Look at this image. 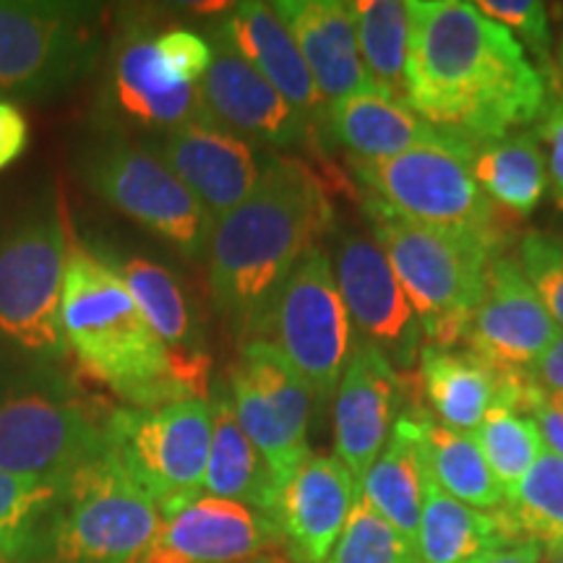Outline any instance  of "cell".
<instances>
[{"instance_id":"cb8c5ba5","label":"cell","mask_w":563,"mask_h":563,"mask_svg":"<svg viewBox=\"0 0 563 563\" xmlns=\"http://www.w3.org/2000/svg\"><path fill=\"white\" fill-rule=\"evenodd\" d=\"M217 26L232 42V47L285 97V102L292 104L313 129H319L327 102L321 100L311 70L272 3L262 0L238 3Z\"/></svg>"},{"instance_id":"1f68e13d","label":"cell","mask_w":563,"mask_h":563,"mask_svg":"<svg viewBox=\"0 0 563 563\" xmlns=\"http://www.w3.org/2000/svg\"><path fill=\"white\" fill-rule=\"evenodd\" d=\"M357 42L371 87L407 102L410 13L399 0H355Z\"/></svg>"},{"instance_id":"ac0fdd59","label":"cell","mask_w":563,"mask_h":563,"mask_svg":"<svg viewBox=\"0 0 563 563\" xmlns=\"http://www.w3.org/2000/svg\"><path fill=\"white\" fill-rule=\"evenodd\" d=\"M282 543L272 517L251 506L201 496L165 519L139 563H253Z\"/></svg>"},{"instance_id":"ab89813d","label":"cell","mask_w":563,"mask_h":563,"mask_svg":"<svg viewBox=\"0 0 563 563\" xmlns=\"http://www.w3.org/2000/svg\"><path fill=\"white\" fill-rule=\"evenodd\" d=\"M534 136H538V141H543L548 150V183H551L555 207L563 209V100L548 104Z\"/></svg>"},{"instance_id":"d6986e66","label":"cell","mask_w":563,"mask_h":563,"mask_svg":"<svg viewBox=\"0 0 563 563\" xmlns=\"http://www.w3.org/2000/svg\"><path fill=\"white\" fill-rule=\"evenodd\" d=\"M543 300L506 256H493L485 295L464 347L501 371H527L559 336Z\"/></svg>"},{"instance_id":"ee69618b","label":"cell","mask_w":563,"mask_h":563,"mask_svg":"<svg viewBox=\"0 0 563 563\" xmlns=\"http://www.w3.org/2000/svg\"><path fill=\"white\" fill-rule=\"evenodd\" d=\"M545 561V548L538 543H514L506 548H498V551L485 553L483 559L473 563H543Z\"/></svg>"},{"instance_id":"9a60e30c","label":"cell","mask_w":563,"mask_h":563,"mask_svg":"<svg viewBox=\"0 0 563 563\" xmlns=\"http://www.w3.org/2000/svg\"><path fill=\"white\" fill-rule=\"evenodd\" d=\"M104 104L118 123L157 136L209 118L201 84H180L167 74L146 26L121 30L112 42Z\"/></svg>"},{"instance_id":"4316f807","label":"cell","mask_w":563,"mask_h":563,"mask_svg":"<svg viewBox=\"0 0 563 563\" xmlns=\"http://www.w3.org/2000/svg\"><path fill=\"white\" fill-rule=\"evenodd\" d=\"M426 477L428 464L422 452L420 410H412L391 428L384 452L363 477L361 496L415 548H418Z\"/></svg>"},{"instance_id":"8d00e7d4","label":"cell","mask_w":563,"mask_h":563,"mask_svg":"<svg viewBox=\"0 0 563 563\" xmlns=\"http://www.w3.org/2000/svg\"><path fill=\"white\" fill-rule=\"evenodd\" d=\"M519 269L543 300L555 327L563 329V238L527 232L519 243Z\"/></svg>"},{"instance_id":"f35d334b","label":"cell","mask_w":563,"mask_h":563,"mask_svg":"<svg viewBox=\"0 0 563 563\" xmlns=\"http://www.w3.org/2000/svg\"><path fill=\"white\" fill-rule=\"evenodd\" d=\"M154 51L167 74L180 84H201L214 55L207 34L183 30V26L154 34Z\"/></svg>"},{"instance_id":"8992f818","label":"cell","mask_w":563,"mask_h":563,"mask_svg":"<svg viewBox=\"0 0 563 563\" xmlns=\"http://www.w3.org/2000/svg\"><path fill=\"white\" fill-rule=\"evenodd\" d=\"M100 53V5L0 0V102L60 95L97 66Z\"/></svg>"},{"instance_id":"836d02e7","label":"cell","mask_w":563,"mask_h":563,"mask_svg":"<svg viewBox=\"0 0 563 563\" xmlns=\"http://www.w3.org/2000/svg\"><path fill=\"white\" fill-rule=\"evenodd\" d=\"M63 485L0 470V563L30 561L40 543V525L51 522Z\"/></svg>"},{"instance_id":"60d3db41","label":"cell","mask_w":563,"mask_h":563,"mask_svg":"<svg viewBox=\"0 0 563 563\" xmlns=\"http://www.w3.org/2000/svg\"><path fill=\"white\" fill-rule=\"evenodd\" d=\"M30 141V125L21 110L11 102H0V173L21 157Z\"/></svg>"},{"instance_id":"5bb4252c","label":"cell","mask_w":563,"mask_h":563,"mask_svg":"<svg viewBox=\"0 0 563 563\" xmlns=\"http://www.w3.org/2000/svg\"><path fill=\"white\" fill-rule=\"evenodd\" d=\"M336 287L363 342L410 371L422 352V327L382 245L361 230L336 232L332 249Z\"/></svg>"},{"instance_id":"b9f144b4","label":"cell","mask_w":563,"mask_h":563,"mask_svg":"<svg viewBox=\"0 0 563 563\" xmlns=\"http://www.w3.org/2000/svg\"><path fill=\"white\" fill-rule=\"evenodd\" d=\"M532 420L543 433L545 446L563 460V394H540L530 405Z\"/></svg>"},{"instance_id":"603a6c76","label":"cell","mask_w":563,"mask_h":563,"mask_svg":"<svg viewBox=\"0 0 563 563\" xmlns=\"http://www.w3.org/2000/svg\"><path fill=\"white\" fill-rule=\"evenodd\" d=\"M272 9L292 34L323 102H340L371 87L357 42L355 3L279 0Z\"/></svg>"},{"instance_id":"6da1fadb","label":"cell","mask_w":563,"mask_h":563,"mask_svg":"<svg viewBox=\"0 0 563 563\" xmlns=\"http://www.w3.org/2000/svg\"><path fill=\"white\" fill-rule=\"evenodd\" d=\"M407 104L435 129L496 141L538 121L548 87L522 42L464 0H410Z\"/></svg>"},{"instance_id":"d4e9b609","label":"cell","mask_w":563,"mask_h":563,"mask_svg":"<svg viewBox=\"0 0 563 563\" xmlns=\"http://www.w3.org/2000/svg\"><path fill=\"white\" fill-rule=\"evenodd\" d=\"M319 129L350 154L352 162H382L433 144L443 133L410 104L368 87L327 104Z\"/></svg>"},{"instance_id":"5b68a950","label":"cell","mask_w":563,"mask_h":563,"mask_svg":"<svg viewBox=\"0 0 563 563\" xmlns=\"http://www.w3.org/2000/svg\"><path fill=\"white\" fill-rule=\"evenodd\" d=\"M473 146L475 141L446 131L399 157L352 162V175L365 188V199L402 220L501 241L493 203L473 175Z\"/></svg>"},{"instance_id":"4dcf8cb0","label":"cell","mask_w":563,"mask_h":563,"mask_svg":"<svg viewBox=\"0 0 563 563\" xmlns=\"http://www.w3.org/2000/svg\"><path fill=\"white\" fill-rule=\"evenodd\" d=\"M420 428L428 473L441 490L481 511H496L506 501L501 485L490 473L481 443L473 433L452 431L422 410Z\"/></svg>"},{"instance_id":"484cf974","label":"cell","mask_w":563,"mask_h":563,"mask_svg":"<svg viewBox=\"0 0 563 563\" xmlns=\"http://www.w3.org/2000/svg\"><path fill=\"white\" fill-rule=\"evenodd\" d=\"M211 452L203 477L207 496L235 501L251 509L277 517L279 485L274 481L269 464L253 446L243 428L238 426L228 394V384L211 389Z\"/></svg>"},{"instance_id":"74e56055","label":"cell","mask_w":563,"mask_h":563,"mask_svg":"<svg viewBox=\"0 0 563 563\" xmlns=\"http://www.w3.org/2000/svg\"><path fill=\"white\" fill-rule=\"evenodd\" d=\"M477 11L501 24L504 30L517 34L522 47L534 53L543 66V74L555 79L551 60V26H548V11L538 0H481L475 3Z\"/></svg>"},{"instance_id":"7c38bea8","label":"cell","mask_w":563,"mask_h":563,"mask_svg":"<svg viewBox=\"0 0 563 563\" xmlns=\"http://www.w3.org/2000/svg\"><path fill=\"white\" fill-rule=\"evenodd\" d=\"M258 340L279 347L321 402L334 397L355 344L332 258L321 245H313L295 264L272 302Z\"/></svg>"},{"instance_id":"f546056e","label":"cell","mask_w":563,"mask_h":563,"mask_svg":"<svg viewBox=\"0 0 563 563\" xmlns=\"http://www.w3.org/2000/svg\"><path fill=\"white\" fill-rule=\"evenodd\" d=\"M473 175L490 203L517 217L538 209L548 188L543 146L534 133H509L473 146Z\"/></svg>"},{"instance_id":"e575fe53","label":"cell","mask_w":563,"mask_h":563,"mask_svg":"<svg viewBox=\"0 0 563 563\" xmlns=\"http://www.w3.org/2000/svg\"><path fill=\"white\" fill-rule=\"evenodd\" d=\"M473 435L481 443L490 473L501 485L504 498L509 501L532 470V464L538 462V456L545 452V441L538 422L506 410V407H496L485 415L481 428Z\"/></svg>"},{"instance_id":"2e32d148","label":"cell","mask_w":563,"mask_h":563,"mask_svg":"<svg viewBox=\"0 0 563 563\" xmlns=\"http://www.w3.org/2000/svg\"><path fill=\"white\" fill-rule=\"evenodd\" d=\"M211 66L201 81L209 115L230 131L274 150L311 146L316 129L232 47L220 26L209 34Z\"/></svg>"},{"instance_id":"30bf717a","label":"cell","mask_w":563,"mask_h":563,"mask_svg":"<svg viewBox=\"0 0 563 563\" xmlns=\"http://www.w3.org/2000/svg\"><path fill=\"white\" fill-rule=\"evenodd\" d=\"M68 241L58 207H37L0 238V340L40 363L66 355L60 323Z\"/></svg>"},{"instance_id":"44dd1931","label":"cell","mask_w":563,"mask_h":563,"mask_svg":"<svg viewBox=\"0 0 563 563\" xmlns=\"http://www.w3.org/2000/svg\"><path fill=\"white\" fill-rule=\"evenodd\" d=\"M420 384L441 426L460 433H475L496 407L530 412L538 397L527 371H501L470 350L422 347Z\"/></svg>"},{"instance_id":"4fadbf2b","label":"cell","mask_w":563,"mask_h":563,"mask_svg":"<svg viewBox=\"0 0 563 563\" xmlns=\"http://www.w3.org/2000/svg\"><path fill=\"white\" fill-rule=\"evenodd\" d=\"M228 394L238 426L269 464L282 490L311 456L313 389L279 347L266 340H249L228 373Z\"/></svg>"},{"instance_id":"bcb514c9","label":"cell","mask_w":563,"mask_h":563,"mask_svg":"<svg viewBox=\"0 0 563 563\" xmlns=\"http://www.w3.org/2000/svg\"><path fill=\"white\" fill-rule=\"evenodd\" d=\"M559 68H561V76H563V40H561V45H559Z\"/></svg>"},{"instance_id":"ffe728a7","label":"cell","mask_w":563,"mask_h":563,"mask_svg":"<svg viewBox=\"0 0 563 563\" xmlns=\"http://www.w3.org/2000/svg\"><path fill=\"white\" fill-rule=\"evenodd\" d=\"M402 386L405 378L382 350L368 342L355 344L334 394V446L336 460L350 470L357 485L397 426Z\"/></svg>"},{"instance_id":"d590c367","label":"cell","mask_w":563,"mask_h":563,"mask_svg":"<svg viewBox=\"0 0 563 563\" xmlns=\"http://www.w3.org/2000/svg\"><path fill=\"white\" fill-rule=\"evenodd\" d=\"M327 563H420L418 548L361 496Z\"/></svg>"},{"instance_id":"83f0119b","label":"cell","mask_w":563,"mask_h":563,"mask_svg":"<svg viewBox=\"0 0 563 563\" xmlns=\"http://www.w3.org/2000/svg\"><path fill=\"white\" fill-rule=\"evenodd\" d=\"M514 543L519 540L504 511H481L456 501L428 473L418 527L420 563H473Z\"/></svg>"},{"instance_id":"9c48e42d","label":"cell","mask_w":563,"mask_h":563,"mask_svg":"<svg viewBox=\"0 0 563 563\" xmlns=\"http://www.w3.org/2000/svg\"><path fill=\"white\" fill-rule=\"evenodd\" d=\"M209 399H188L159 410L121 407L104 422L108 454L170 519L201 498L211 452Z\"/></svg>"},{"instance_id":"7bdbcfd3","label":"cell","mask_w":563,"mask_h":563,"mask_svg":"<svg viewBox=\"0 0 563 563\" xmlns=\"http://www.w3.org/2000/svg\"><path fill=\"white\" fill-rule=\"evenodd\" d=\"M527 378L540 394H563V334L527 368Z\"/></svg>"},{"instance_id":"52a82bcc","label":"cell","mask_w":563,"mask_h":563,"mask_svg":"<svg viewBox=\"0 0 563 563\" xmlns=\"http://www.w3.org/2000/svg\"><path fill=\"white\" fill-rule=\"evenodd\" d=\"M104 422L51 373L19 378L0 389V470L66 483L108 454Z\"/></svg>"},{"instance_id":"f6af8a7d","label":"cell","mask_w":563,"mask_h":563,"mask_svg":"<svg viewBox=\"0 0 563 563\" xmlns=\"http://www.w3.org/2000/svg\"><path fill=\"white\" fill-rule=\"evenodd\" d=\"M543 563H563V551H548Z\"/></svg>"},{"instance_id":"7402d4cb","label":"cell","mask_w":563,"mask_h":563,"mask_svg":"<svg viewBox=\"0 0 563 563\" xmlns=\"http://www.w3.org/2000/svg\"><path fill=\"white\" fill-rule=\"evenodd\" d=\"M357 498L361 485L336 456H308L282 488L274 517L292 559L327 563Z\"/></svg>"},{"instance_id":"7a4b0ae2","label":"cell","mask_w":563,"mask_h":563,"mask_svg":"<svg viewBox=\"0 0 563 563\" xmlns=\"http://www.w3.org/2000/svg\"><path fill=\"white\" fill-rule=\"evenodd\" d=\"M329 224L332 203L311 167L269 154L256 191L211 228L209 295L224 327L258 340L282 285Z\"/></svg>"},{"instance_id":"f1b7e54d","label":"cell","mask_w":563,"mask_h":563,"mask_svg":"<svg viewBox=\"0 0 563 563\" xmlns=\"http://www.w3.org/2000/svg\"><path fill=\"white\" fill-rule=\"evenodd\" d=\"M121 274L141 316L157 340L175 352H203V334L194 300L173 269L146 256H104Z\"/></svg>"},{"instance_id":"3957f363","label":"cell","mask_w":563,"mask_h":563,"mask_svg":"<svg viewBox=\"0 0 563 563\" xmlns=\"http://www.w3.org/2000/svg\"><path fill=\"white\" fill-rule=\"evenodd\" d=\"M60 323L81 371L136 410L209 399L211 357L175 352L157 340L121 274L102 253L70 243Z\"/></svg>"},{"instance_id":"277c9868","label":"cell","mask_w":563,"mask_h":563,"mask_svg":"<svg viewBox=\"0 0 563 563\" xmlns=\"http://www.w3.org/2000/svg\"><path fill=\"white\" fill-rule=\"evenodd\" d=\"M363 209L373 241L384 249L418 313L422 347L452 350L467 342L498 249L496 238L402 220L371 199H363Z\"/></svg>"},{"instance_id":"d6a6232c","label":"cell","mask_w":563,"mask_h":563,"mask_svg":"<svg viewBox=\"0 0 563 563\" xmlns=\"http://www.w3.org/2000/svg\"><path fill=\"white\" fill-rule=\"evenodd\" d=\"M504 517L519 543L563 551V460L545 446L532 470L506 501Z\"/></svg>"},{"instance_id":"e0dca14e","label":"cell","mask_w":563,"mask_h":563,"mask_svg":"<svg viewBox=\"0 0 563 563\" xmlns=\"http://www.w3.org/2000/svg\"><path fill=\"white\" fill-rule=\"evenodd\" d=\"M154 152L199 199L211 222L222 220L256 191L266 165L258 144L211 115L165 133Z\"/></svg>"},{"instance_id":"ba28073f","label":"cell","mask_w":563,"mask_h":563,"mask_svg":"<svg viewBox=\"0 0 563 563\" xmlns=\"http://www.w3.org/2000/svg\"><path fill=\"white\" fill-rule=\"evenodd\" d=\"M162 525L152 498L104 454L63 485L45 545L53 563H139Z\"/></svg>"},{"instance_id":"8fae6325","label":"cell","mask_w":563,"mask_h":563,"mask_svg":"<svg viewBox=\"0 0 563 563\" xmlns=\"http://www.w3.org/2000/svg\"><path fill=\"white\" fill-rule=\"evenodd\" d=\"M84 183L188 262L207 256L211 217L150 146L108 139L84 152Z\"/></svg>"}]
</instances>
